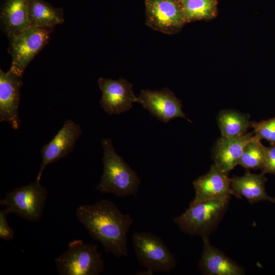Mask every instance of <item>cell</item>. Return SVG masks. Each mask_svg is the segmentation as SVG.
<instances>
[{"instance_id":"cell-23","label":"cell","mask_w":275,"mask_h":275,"mask_svg":"<svg viewBox=\"0 0 275 275\" xmlns=\"http://www.w3.org/2000/svg\"><path fill=\"white\" fill-rule=\"evenodd\" d=\"M9 214V211L6 208L0 211V238L6 241L11 240L14 235V231L9 226L7 221Z\"/></svg>"},{"instance_id":"cell-15","label":"cell","mask_w":275,"mask_h":275,"mask_svg":"<svg viewBox=\"0 0 275 275\" xmlns=\"http://www.w3.org/2000/svg\"><path fill=\"white\" fill-rule=\"evenodd\" d=\"M254 136V132L233 138L222 136L216 141L213 149L214 164L223 172H230L238 164L245 146Z\"/></svg>"},{"instance_id":"cell-25","label":"cell","mask_w":275,"mask_h":275,"mask_svg":"<svg viewBox=\"0 0 275 275\" xmlns=\"http://www.w3.org/2000/svg\"><path fill=\"white\" fill-rule=\"evenodd\" d=\"M153 274V272L148 269H146V271H140L136 273V274H140V275H152Z\"/></svg>"},{"instance_id":"cell-18","label":"cell","mask_w":275,"mask_h":275,"mask_svg":"<svg viewBox=\"0 0 275 275\" xmlns=\"http://www.w3.org/2000/svg\"><path fill=\"white\" fill-rule=\"evenodd\" d=\"M29 18L31 26L44 29H52L64 22L63 9L43 0H29Z\"/></svg>"},{"instance_id":"cell-10","label":"cell","mask_w":275,"mask_h":275,"mask_svg":"<svg viewBox=\"0 0 275 275\" xmlns=\"http://www.w3.org/2000/svg\"><path fill=\"white\" fill-rule=\"evenodd\" d=\"M98 84L102 91L100 105L109 115L125 113L138 101V97L133 91V85L125 79L100 77Z\"/></svg>"},{"instance_id":"cell-6","label":"cell","mask_w":275,"mask_h":275,"mask_svg":"<svg viewBox=\"0 0 275 275\" xmlns=\"http://www.w3.org/2000/svg\"><path fill=\"white\" fill-rule=\"evenodd\" d=\"M131 238L140 265L153 273H169L175 267V257L159 237L150 232H136Z\"/></svg>"},{"instance_id":"cell-14","label":"cell","mask_w":275,"mask_h":275,"mask_svg":"<svg viewBox=\"0 0 275 275\" xmlns=\"http://www.w3.org/2000/svg\"><path fill=\"white\" fill-rule=\"evenodd\" d=\"M203 250L198 267L207 275H242L243 268L227 257L223 252L210 244L208 237H202Z\"/></svg>"},{"instance_id":"cell-5","label":"cell","mask_w":275,"mask_h":275,"mask_svg":"<svg viewBox=\"0 0 275 275\" xmlns=\"http://www.w3.org/2000/svg\"><path fill=\"white\" fill-rule=\"evenodd\" d=\"M47 191L40 181L17 187L6 193L0 204L10 212L25 220L39 221L43 216Z\"/></svg>"},{"instance_id":"cell-12","label":"cell","mask_w":275,"mask_h":275,"mask_svg":"<svg viewBox=\"0 0 275 275\" xmlns=\"http://www.w3.org/2000/svg\"><path fill=\"white\" fill-rule=\"evenodd\" d=\"M195 196L189 205L212 200L230 199L236 197L231 186V179L228 173L222 171L215 164H212L209 172L194 181Z\"/></svg>"},{"instance_id":"cell-9","label":"cell","mask_w":275,"mask_h":275,"mask_svg":"<svg viewBox=\"0 0 275 275\" xmlns=\"http://www.w3.org/2000/svg\"><path fill=\"white\" fill-rule=\"evenodd\" d=\"M81 134L82 130L79 125L71 119L64 122L53 139L42 148V162L37 175V181H40L47 166L66 157L73 151Z\"/></svg>"},{"instance_id":"cell-11","label":"cell","mask_w":275,"mask_h":275,"mask_svg":"<svg viewBox=\"0 0 275 275\" xmlns=\"http://www.w3.org/2000/svg\"><path fill=\"white\" fill-rule=\"evenodd\" d=\"M138 97V102L161 122L167 123L178 117L190 121L182 111L181 100L167 88L157 91L142 90Z\"/></svg>"},{"instance_id":"cell-16","label":"cell","mask_w":275,"mask_h":275,"mask_svg":"<svg viewBox=\"0 0 275 275\" xmlns=\"http://www.w3.org/2000/svg\"><path fill=\"white\" fill-rule=\"evenodd\" d=\"M29 0H5L1 8V23L8 37L17 34L31 25L29 18Z\"/></svg>"},{"instance_id":"cell-20","label":"cell","mask_w":275,"mask_h":275,"mask_svg":"<svg viewBox=\"0 0 275 275\" xmlns=\"http://www.w3.org/2000/svg\"><path fill=\"white\" fill-rule=\"evenodd\" d=\"M187 22L214 18L217 14V0H179Z\"/></svg>"},{"instance_id":"cell-24","label":"cell","mask_w":275,"mask_h":275,"mask_svg":"<svg viewBox=\"0 0 275 275\" xmlns=\"http://www.w3.org/2000/svg\"><path fill=\"white\" fill-rule=\"evenodd\" d=\"M266 159L262 173L275 174V145L266 147Z\"/></svg>"},{"instance_id":"cell-3","label":"cell","mask_w":275,"mask_h":275,"mask_svg":"<svg viewBox=\"0 0 275 275\" xmlns=\"http://www.w3.org/2000/svg\"><path fill=\"white\" fill-rule=\"evenodd\" d=\"M230 200H212L189 205L173 221L184 233L201 237L208 236L219 224Z\"/></svg>"},{"instance_id":"cell-13","label":"cell","mask_w":275,"mask_h":275,"mask_svg":"<svg viewBox=\"0 0 275 275\" xmlns=\"http://www.w3.org/2000/svg\"><path fill=\"white\" fill-rule=\"evenodd\" d=\"M22 76L0 70V122H8L14 130L19 128V106Z\"/></svg>"},{"instance_id":"cell-4","label":"cell","mask_w":275,"mask_h":275,"mask_svg":"<svg viewBox=\"0 0 275 275\" xmlns=\"http://www.w3.org/2000/svg\"><path fill=\"white\" fill-rule=\"evenodd\" d=\"M60 275H99L104 264L98 246L75 239L70 242L68 248L54 259Z\"/></svg>"},{"instance_id":"cell-21","label":"cell","mask_w":275,"mask_h":275,"mask_svg":"<svg viewBox=\"0 0 275 275\" xmlns=\"http://www.w3.org/2000/svg\"><path fill=\"white\" fill-rule=\"evenodd\" d=\"M266 147L255 135L245 146L238 164L248 170H262L266 159Z\"/></svg>"},{"instance_id":"cell-17","label":"cell","mask_w":275,"mask_h":275,"mask_svg":"<svg viewBox=\"0 0 275 275\" xmlns=\"http://www.w3.org/2000/svg\"><path fill=\"white\" fill-rule=\"evenodd\" d=\"M231 186L237 198L244 197L250 204L268 201L275 204V198L269 196L265 191L267 179L264 174H256L249 171L242 176H233Z\"/></svg>"},{"instance_id":"cell-22","label":"cell","mask_w":275,"mask_h":275,"mask_svg":"<svg viewBox=\"0 0 275 275\" xmlns=\"http://www.w3.org/2000/svg\"><path fill=\"white\" fill-rule=\"evenodd\" d=\"M254 135L260 140L265 139L275 145V117L259 122H252Z\"/></svg>"},{"instance_id":"cell-7","label":"cell","mask_w":275,"mask_h":275,"mask_svg":"<svg viewBox=\"0 0 275 275\" xmlns=\"http://www.w3.org/2000/svg\"><path fill=\"white\" fill-rule=\"evenodd\" d=\"M52 29L30 26L25 30L8 37L9 51L12 56L9 70L23 76L29 64L47 43Z\"/></svg>"},{"instance_id":"cell-1","label":"cell","mask_w":275,"mask_h":275,"mask_svg":"<svg viewBox=\"0 0 275 275\" xmlns=\"http://www.w3.org/2000/svg\"><path fill=\"white\" fill-rule=\"evenodd\" d=\"M76 216L94 241L101 243L106 253L116 257H128L127 234L133 220L123 214L112 201L103 199L82 205Z\"/></svg>"},{"instance_id":"cell-8","label":"cell","mask_w":275,"mask_h":275,"mask_svg":"<svg viewBox=\"0 0 275 275\" xmlns=\"http://www.w3.org/2000/svg\"><path fill=\"white\" fill-rule=\"evenodd\" d=\"M146 24L163 34L177 33L187 22L179 0H145Z\"/></svg>"},{"instance_id":"cell-2","label":"cell","mask_w":275,"mask_h":275,"mask_svg":"<svg viewBox=\"0 0 275 275\" xmlns=\"http://www.w3.org/2000/svg\"><path fill=\"white\" fill-rule=\"evenodd\" d=\"M101 143L103 169L96 190L120 198L136 196L141 184L138 173L116 153L110 139L104 138Z\"/></svg>"},{"instance_id":"cell-19","label":"cell","mask_w":275,"mask_h":275,"mask_svg":"<svg viewBox=\"0 0 275 275\" xmlns=\"http://www.w3.org/2000/svg\"><path fill=\"white\" fill-rule=\"evenodd\" d=\"M217 123L222 136L229 138L245 134L251 124L247 115L232 110L221 112L217 117Z\"/></svg>"}]
</instances>
